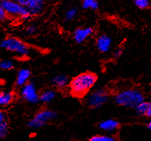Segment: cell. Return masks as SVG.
<instances>
[{"label": "cell", "instance_id": "obj_1", "mask_svg": "<svg viewBox=\"0 0 151 141\" xmlns=\"http://www.w3.org/2000/svg\"><path fill=\"white\" fill-rule=\"evenodd\" d=\"M97 81V76L92 72H84L73 78L69 83L70 92L74 97L82 98L88 94Z\"/></svg>", "mask_w": 151, "mask_h": 141}, {"label": "cell", "instance_id": "obj_2", "mask_svg": "<svg viewBox=\"0 0 151 141\" xmlns=\"http://www.w3.org/2000/svg\"><path fill=\"white\" fill-rule=\"evenodd\" d=\"M144 101V94L136 89H124L114 95V101L116 104L129 108H135Z\"/></svg>", "mask_w": 151, "mask_h": 141}, {"label": "cell", "instance_id": "obj_3", "mask_svg": "<svg viewBox=\"0 0 151 141\" xmlns=\"http://www.w3.org/2000/svg\"><path fill=\"white\" fill-rule=\"evenodd\" d=\"M0 47L12 52L19 57H27L31 54V48L19 38L8 36L0 43Z\"/></svg>", "mask_w": 151, "mask_h": 141}, {"label": "cell", "instance_id": "obj_4", "mask_svg": "<svg viewBox=\"0 0 151 141\" xmlns=\"http://www.w3.org/2000/svg\"><path fill=\"white\" fill-rule=\"evenodd\" d=\"M1 3L7 14L10 16L19 17L23 20H28L32 16L26 7L14 0H1Z\"/></svg>", "mask_w": 151, "mask_h": 141}, {"label": "cell", "instance_id": "obj_5", "mask_svg": "<svg viewBox=\"0 0 151 141\" xmlns=\"http://www.w3.org/2000/svg\"><path fill=\"white\" fill-rule=\"evenodd\" d=\"M57 117V113L52 110H42L39 111L35 116L28 122V126L33 129L40 128L47 125L49 122Z\"/></svg>", "mask_w": 151, "mask_h": 141}, {"label": "cell", "instance_id": "obj_6", "mask_svg": "<svg viewBox=\"0 0 151 141\" xmlns=\"http://www.w3.org/2000/svg\"><path fill=\"white\" fill-rule=\"evenodd\" d=\"M109 93L106 89H97L88 93L87 104L91 108H100L107 102Z\"/></svg>", "mask_w": 151, "mask_h": 141}, {"label": "cell", "instance_id": "obj_7", "mask_svg": "<svg viewBox=\"0 0 151 141\" xmlns=\"http://www.w3.org/2000/svg\"><path fill=\"white\" fill-rule=\"evenodd\" d=\"M20 95L23 100L30 104H37L40 101V94L37 92L35 85L31 82H28L21 86Z\"/></svg>", "mask_w": 151, "mask_h": 141}, {"label": "cell", "instance_id": "obj_8", "mask_svg": "<svg viewBox=\"0 0 151 141\" xmlns=\"http://www.w3.org/2000/svg\"><path fill=\"white\" fill-rule=\"evenodd\" d=\"M112 46V39L108 35L103 34L98 36L96 40V47L99 52L106 54L111 50Z\"/></svg>", "mask_w": 151, "mask_h": 141}, {"label": "cell", "instance_id": "obj_9", "mask_svg": "<svg viewBox=\"0 0 151 141\" xmlns=\"http://www.w3.org/2000/svg\"><path fill=\"white\" fill-rule=\"evenodd\" d=\"M93 30L91 27H80L77 28L73 33V38L74 41L78 44H82L86 39L92 35Z\"/></svg>", "mask_w": 151, "mask_h": 141}, {"label": "cell", "instance_id": "obj_10", "mask_svg": "<svg viewBox=\"0 0 151 141\" xmlns=\"http://www.w3.org/2000/svg\"><path fill=\"white\" fill-rule=\"evenodd\" d=\"M45 0H26L25 7L29 10L32 15L38 14L44 6Z\"/></svg>", "mask_w": 151, "mask_h": 141}, {"label": "cell", "instance_id": "obj_11", "mask_svg": "<svg viewBox=\"0 0 151 141\" xmlns=\"http://www.w3.org/2000/svg\"><path fill=\"white\" fill-rule=\"evenodd\" d=\"M120 127V123L118 121L114 119H109L103 120L99 124V128L103 132L106 133H113L118 130Z\"/></svg>", "mask_w": 151, "mask_h": 141}, {"label": "cell", "instance_id": "obj_12", "mask_svg": "<svg viewBox=\"0 0 151 141\" xmlns=\"http://www.w3.org/2000/svg\"><path fill=\"white\" fill-rule=\"evenodd\" d=\"M31 77V71L28 68H22L18 72L17 75L16 85L17 86H23L29 82Z\"/></svg>", "mask_w": 151, "mask_h": 141}, {"label": "cell", "instance_id": "obj_13", "mask_svg": "<svg viewBox=\"0 0 151 141\" xmlns=\"http://www.w3.org/2000/svg\"><path fill=\"white\" fill-rule=\"evenodd\" d=\"M135 109L137 114L139 115L151 118V101H146L145 100Z\"/></svg>", "mask_w": 151, "mask_h": 141}, {"label": "cell", "instance_id": "obj_14", "mask_svg": "<svg viewBox=\"0 0 151 141\" xmlns=\"http://www.w3.org/2000/svg\"><path fill=\"white\" fill-rule=\"evenodd\" d=\"M52 83L55 87L58 88V89H62V88L66 87L68 85H69L68 77L66 75L64 74L56 75L52 79Z\"/></svg>", "mask_w": 151, "mask_h": 141}, {"label": "cell", "instance_id": "obj_15", "mask_svg": "<svg viewBox=\"0 0 151 141\" xmlns=\"http://www.w3.org/2000/svg\"><path fill=\"white\" fill-rule=\"evenodd\" d=\"M14 94L12 92L3 91L0 93V107H6L13 102Z\"/></svg>", "mask_w": 151, "mask_h": 141}, {"label": "cell", "instance_id": "obj_16", "mask_svg": "<svg viewBox=\"0 0 151 141\" xmlns=\"http://www.w3.org/2000/svg\"><path fill=\"white\" fill-rule=\"evenodd\" d=\"M56 93L52 89H47L40 94V101L43 104H50L55 98Z\"/></svg>", "mask_w": 151, "mask_h": 141}, {"label": "cell", "instance_id": "obj_17", "mask_svg": "<svg viewBox=\"0 0 151 141\" xmlns=\"http://www.w3.org/2000/svg\"><path fill=\"white\" fill-rule=\"evenodd\" d=\"M82 7L85 10H97L99 8V3L97 0H81Z\"/></svg>", "mask_w": 151, "mask_h": 141}, {"label": "cell", "instance_id": "obj_18", "mask_svg": "<svg viewBox=\"0 0 151 141\" xmlns=\"http://www.w3.org/2000/svg\"><path fill=\"white\" fill-rule=\"evenodd\" d=\"M91 141H114L116 138H114L112 135L109 134H97L94 135L90 139Z\"/></svg>", "mask_w": 151, "mask_h": 141}, {"label": "cell", "instance_id": "obj_19", "mask_svg": "<svg viewBox=\"0 0 151 141\" xmlns=\"http://www.w3.org/2000/svg\"><path fill=\"white\" fill-rule=\"evenodd\" d=\"M14 67V64L12 60L4 59L0 61V68L4 71H9L13 69Z\"/></svg>", "mask_w": 151, "mask_h": 141}, {"label": "cell", "instance_id": "obj_20", "mask_svg": "<svg viewBox=\"0 0 151 141\" xmlns=\"http://www.w3.org/2000/svg\"><path fill=\"white\" fill-rule=\"evenodd\" d=\"M78 10L76 8H70L65 13V20L67 21H71L74 18L76 17V14H77Z\"/></svg>", "mask_w": 151, "mask_h": 141}, {"label": "cell", "instance_id": "obj_21", "mask_svg": "<svg viewBox=\"0 0 151 141\" xmlns=\"http://www.w3.org/2000/svg\"><path fill=\"white\" fill-rule=\"evenodd\" d=\"M8 131H9V126L7 121L0 123V139L5 138L8 135Z\"/></svg>", "mask_w": 151, "mask_h": 141}, {"label": "cell", "instance_id": "obj_22", "mask_svg": "<svg viewBox=\"0 0 151 141\" xmlns=\"http://www.w3.org/2000/svg\"><path fill=\"white\" fill-rule=\"evenodd\" d=\"M135 5L139 9H147L150 6L149 0H135Z\"/></svg>", "mask_w": 151, "mask_h": 141}, {"label": "cell", "instance_id": "obj_23", "mask_svg": "<svg viewBox=\"0 0 151 141\" xmlns=\"http://www.w3.org/2000/svg\"><path fill=\"white\" fill-rule=\"evenodd\" d=\"M7 16H8V14H7V13L5 12L3 7H2V3H1V0H0V21H3V20H5L7 18Z\"/></svg>", "mask_w": 151, "mask_h": 141}, {"label": "cell", "instance_id": "obj_24", "mask_svg": "<svg viewBox=\"0 0 151 141\" xmlns=\"http://www.w3.org/2000/svg\"><path fill=\"white\" fill-rule=\"evenodd\" d=\"M26 33L29 35H33L36 33L37 31V27L35 25H29L27 28H26Z\"/></svg>", "mask_w": 151, "mask_h": 141}, {"label": "cell", "instance_id": "obj_25", "mask_svg": "<svg viewBox=\"0 0 151 141\" xmlns=\"http://www.w3.org/2000/svg\"><path fill=\"white\" fill-rule=\"evenodd\" d=\"M123 53H124V49L122 47H118V48H117L114 50L113 56H114V57L115 59H119L122 56Z\"/></svg>", "mask_w": 151, "mask_h": 141}, {"label": "cell", "instance_id": "obj_26", "mask_svg": "<svg viewBox=\"0 0 151 141\" xmlns=\"http://www.w3.org/2000/svg\"><path fill=\"white\" fill-rule=\"evenodd\" d=\"M7 121V116L5 112L0 111V123L5 122Z\"/></svg>", "mask_w": 151, "mask_h": 141}, {"label": "cell", "instance_id": "obj_27", "mask_svg": "<svg viewBox=\"0 0 151 141\" xmlns=\"http://www.w3.org/2000/svg\"><path fill=\"white\" fill-rule=\"evenodd\" d=\"M14 1H16V2H19L20 5H23V6H25V3H26V0H14Z\"/></svg>", "mask_w": 151, "mask_h": 141}, {"label": "cell", "instance_id": "obj_28", "mask_svg": "<svg viewBox=\"0 0 151 141\" xmlns=\"http://www.w3.org/2000/svg\"><path fill=\"white\" fill-rule=\"evenodd\" d=\"M147 128H148V129H149L150 132H151V121H150V122H148L147 125Z\"/></svg>", "mask_w": 151, "mask_h": 141}]
</instances>
